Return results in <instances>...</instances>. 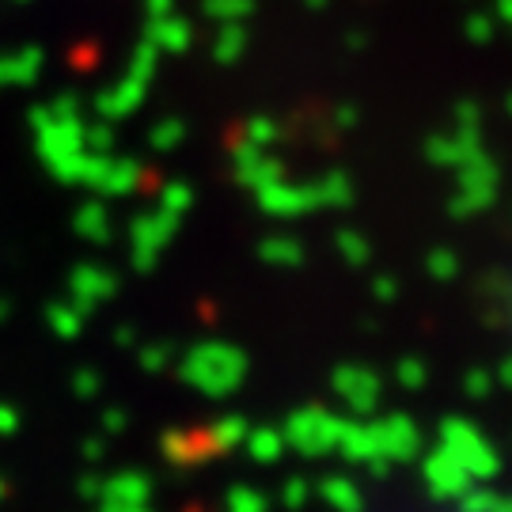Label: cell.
Listing matches in <instances>:
<instances>
[{
	"mask_svg": "<svg viewBox=\"0 0 512 512\" xmlns=\"http://www.w3.org/2000/svg\"><path fill=\"white\" fill-rule=\"evenodd\" d=\"M494 380L501 387H512V357H505V361H501V368L494 372Z\"/></svg>",
	"mask_w": 512,
	"mask_h": 512,
	"instance_id": "ffe728a7",
	"label": "cell"
},
{
	"mask_svg": "<svg viewBox=\"0 0 512 512\" xmlns=\"http://www.w3.org/2000/svg\"><path fill=\"white\" fill-rule=\"evenodd\" d=\"M372 296H376V300H395V296H399V281H395V277H376V281H372Z\"/></svg>",
	"mask_w": 512,
	"mask_h": 512,
	"instance_id": "e0dca14e",
	"label": "cell"
},
{
	"mask_svg": "<svg viewBox=\"0 0 512 512\" xmlns=\"http://www.w3.org/2000/svg\"><path fill=\"white\" fill-rule=\"evenodd\" d=\"M334 122H338V129H353L357 122H361V110L349 107V103H342V107L334 110Z\"/></svg>",
	"mask_w": 512,
	"mask_h": 512,
	"instance_id": "ac0fdd59",
	"label": "cell"
},
{
	"mask_svg": "<svg viewBox=\"0 0 512 512\" xmlns=\"http://www.w3.org/2000/svg\"><path fill=\"white\" fill-rule=\"evenodd\" d=\"M395 380H399L406 391H418V387H425V380H429V368L421 365L418 357H403L399 368H395Z\"/></svg>",
	"mask_w": 512,
	"mask_h": 512,
	"instance_id": "4fadbf2b",
	"label": "cell"
},
{
	"mask_svg": "<svg viewBox=\"0 0 512 512\" xmlns=\"http://www.w3.org/2000/svg\"><path fill=\"white\" fill-rule=\"evenodd\" d=\"M243 164H247L243 167V175L258 186L277 183V179H281V164H277V160H262V156H251V152H247V156H243Z\"/></svg>",
	"mask_w": 512,
	"mask_h": 512,
	"instance_id": "8fae6325",
	"label": "cell"
},
{
	"mask_svg": "<svg viewBox=\"0 0 512 512\" xmlns=\"http://www.w3.org/2000/svg\"><path fill=\"white\" fill-rule=\"evenodd\" d=\"M505 110H509V114H512V92L505 95Z\"/></svg>",
	"mask_w": 512,
	"mask_h": 512,
	"instance_id": "7402d4cb",
	"label": "cell"
},
{
	"mask_svg": "<svg viewBox=\"0 0 512 512\" xmlns=\"http://www.w3.org/2000/svg\"><path fill=\"white\" fill-rule=\"evenodd\" d=\"M456 198L448 202V213L452 217H475V213H482V209H490L497 198V183H501V167H497V160L482 148V152H475L471 160L463 167H456Z\"/></svg>",
	"mask_w": 512,
	"mask_h": 512,
	"instance_id": "6da1fadb",
	"label": "cell"
},
{
	"mask_svg": "<svg viewBox=\"0 0 512 512\" xmlns=\"http://www.w3.org/2000/svg\"><path fill=\"white\" fill-rule=\"evenodd\" d=\"M330 384L346 399L349 410H357V414H372L380 403V376L365 365H338Z\"/></svg>",
	"mask_w": 512,
	"mask_h": 512,
	"instance_id": "3957f363",
	"label": "cell"
},
{
	"mask_svg": "<svg viewBox=\"0 0 512 512\" xmlns=\"http://www.w3.org/2000/svg\"><path fill=\"white\" fill-rule=\"evenodd\" d=\"M467 395H490V387H494V372H486V368H471L467 372Z\"/></svg>",
	"mask_w": 512,
	"mask_h": 512,
	"instance_id": "9a60e30c",
	"label": "cell"
},
{
	"mask_svg": "<svg viewBox=\"0 0 512 512\" xmlns=\"http://www.w3.org/2000/svg\"><path fill=\"white\" fill-rule=\"evenodd\" d=\"M425 270H429L433 281H452L459 274V255L452 247H437V251H429V258H425Z\"/></svg>",
	"mask_w": 512,
	"mask_h": 512,
	"instance_id": "30bf717a",
	"label": "cell"
},
{
	"mask_svg": "<svg viewBox=\"0 0 512 512\" xmlns=\"http://www.w3.org/2000/svg\"><path fill=\"white\" fill-rule=\"evenodd\" d=\"M308 4H311V8H327L330 0H308Z\"/></svg>",
	"mask_w": 512,
	"mask_h": 512,
	"instance_id": "44dd1931",
	"label": "cell"
},
{
	"mask_svg": "<svg viewBox=\"0 0 512 512\" xmlns=\"http://www.w3.org/2000/svg\"><path fill=\"white\" fill-rule=\"evenodd\" d=\"M440 437H444V452H448L452 459H467L471 467H478V475H490V471L497 467L494 452L486 448V440L478 437L467 421L448 418L444 425H440Z\"/></svg>",
	"mask_w": 512,
	"mask_h": 512,
	"instance_id": "277c9868",
	"label": "cell"
},
{
	"mask_svg": "<svg viewBox=\"0 0 512 512\" xmlns=\"http://www.w3.org/2000/svg\"><path fill=\"white\" fill-rule=\"evenodd\" d=\"M338 433H342V418H334V414L319 410V406L300 410L293 418V437L300 440V448H308V452H319V448L338 444Z\"/></svg>",
	"mask_w": 512,
	"mask_h": 512,
	"instance_id": "5b68a950",
	"label": "cell"
},
{
	"mask_svg": "<svg viewBox=\"0 0 512 512\" xmlns=\"http://www.w3.org/2000/svg\"><path fill=\"white\" fill-rule=\"evenodd\" d=\"M262 205L277 217H296V213L319 209V198H315V186H285L277 179L262 186Z\"/></svg>",
	"mask_w": 512,
	"mask_h": 512,
	"instance_id": "8992f818",
	"label": "cell"
},
{
	"mask_svg": "<svg viewBox=\"0 0 512 512\" xmlns=\"http://www.w3.org/2000/svg\"><path fill=\"white\" fill-rule=\"evenodd\" d=\"M315 186V198H319V205H327V209H346V205H353V198H357V190H353V183H349L346 171H327Z\"/></svg>",
	"mask_w": 512,
	"mask_h": 512,
	"instance_id": "ba28073f",
	"label": "cell"
},
{
	"mask_svg": "<svg viewBox=\"0 0 512 512\" xmlns=\"http://www.w3.org/2000/svg\"><path fill=\"white\" fill-rule=\"evenodd\" d=\"M456 126H482V107L471 103V99H463L456 107Z\"/></svg>",
	"mask_w": 512,
	"mask_h": 512,
	"instance_id": "2e32d148",
	"label": "cell"
},
{
	"mask_svg": "<svg viewBox=\"0 0 512 512\" xmlns=\"http://www.w3.org/2000/svg\"><path fill=\"white\" fill-rule=\"evenodd\" d=\"M482 126H452V133H433L425 141V160L433 167H463L475 152H482Z\"/></svg>",
	"mask_w": 512,
	"mask_h": 512,
	"instance_id": "7a4b0ae2",
	"label": "cell"
},
{
	"mask_svg": "<svg viewBox=\"0 0 512 512\" xmlns=\"http://www.w3.org/2000/svg\"><path fill=\"white\" fill-rule=\"evenodd\" d=\"M376 429V444H380V452H391V456H414L418 452V429H414V421L406 418V414H391L387 421L380 425H372Z\"/></svg>",
	"mask_w": 512,
	"mask_h": 512,
	"instance_id": "52a82bcc",
	"label": "cell"
},
{
	"mask_svg": "<svg viewBox=\"0 0 512 512\" xmlns=\"http://www.w3.org/2000/svg\"><path fill=\"white\" fill-rule=\"evenodd\" d=\"M338 255L346 258V266H368V258H372V247H368V239L357 232V228H342L338 236Z\"/></svg>",
	"mask_w": 512,
	"mask_h": 512,
	"instance_id": "9c48e42d",
	"label": "cell"
},
{
	"mask_svg": "<svg viewBox=\"0 0 512 512\" xmlns=\"http://www.w3.org/2000/svg\"><path fill=\"white\" fill-rule=\"evenodd\" d=\"M251 133H255V141H258V145H262V141L270 145V141H274V137H277V126H274V122H262V118H258L255 126H251Z\"/></svg>",
	"mask_w": 512,
	"mask_h": 512,
	"instance_id": "d6986e66",
	"label": "cell"
},
{
	"mask_svg": "<svg viewBox=\"0 0 512 512\" xmlns=\"http://www.w3.org/2000/svg\"><path fill=\"white\" fill-rule=\"evenodd\" d=\"M463 31H467V38H471L475 46H486V42L494 38V16H490V12H471Z\"/></svg>",
	"mask_w": 512,
	"mask_h": 512,
	"instance_id": "5bb4252c",
	"label": "cell"
},
{
	"mask_svg": "<svg viewBox=\"0 0 512 512\" xmlns=\"http://www.w3.org/2000/svg\"><path fill=\"white\" fill-rule=\"evenodd\" d=\"M262 255L270 258V262H281V266H296V262L304 258V247L293 243V239H270V243L262 247Z\"/></svg>",
	"mask_w": 512,
	"mask_h": 512,
	"instance_id": "7c38bea8",
	"label": "cell"
}]
</instances>
